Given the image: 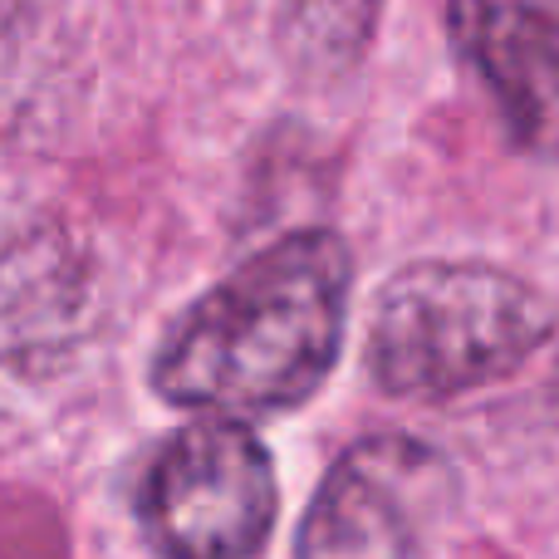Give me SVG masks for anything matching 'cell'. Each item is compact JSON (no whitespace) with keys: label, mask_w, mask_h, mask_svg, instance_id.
I'll use <instances>...</instances> for the list:
<instances>
[{"label":"cell","mask_w":559,"mask_h":559,"mask_svg":"<svg viewBox=\"0 0 559 559\" xmlns=\"http://www.w3.org/2000/svg\"><path fill=\"white\" fill-rule=\"evenodd\" d=\"M275 511L271 452L226 417L173 432L138 481V525L163 559H255Z\"/></svg>","instance_id":"3957f363"},{"label":"cell","mask_w":559,"mask_h":559,"mask_svg":"<svg viewBox=\"0 0 559 559\" xmlns=\"http://www.w3.org/2000/svg\"><path fill=\"white\" fill-rule=\"evenodd\" d=\"M94 265L64 222L0 216V368L49 373L88 334Z\"/></svg>","instance_id":"8992f818"},{"label":"cell","mask_w":559,"mask_h":559,"mask_svg":"<svg viewBox=\"0 0 559 559\" xmlns=\"http://www.w3.org/2000/svg\"><path fill=\"white\" fill-rule=\"evenodd\" d=\"M354 261L334 231H289L167 324L153 388L226 423L309 403L338 364Z\"/></svg>","instance_id":"6da1fadb"},{"label":"cell","mask_w":559,"mask_h":559,"mask_svg":"<svg viewBox=\"0 0 559 559\" xmlns=\"http://www.w3.org/2000/svg\"><path fill=\"white\" fill-rule=\"evenodd\" d=\"M383 0H285L280 45L305 69H338L358 59Z\"/></svg>","instance_id":"ba28073f"},{"label":"cell","mask_w":559,"mask_h":559,"mask_svg":"<svg viewBox=\"0 0 559 559\" xmlns=\"http://www.w3.org/2000/svg\"><path fill=\"white\" fill-rule=\"evenodd\" d=\"M447 29L506 138L559 163V0H452Z\"/></svg>","instance_id":"5b68a950"},{"label":"cell","mask_w":559,"mask_h":559,"mask_svg":"<svg viewBox=\"0 0 559 559\" xmlns=\"http://www.w3.org/2000/svg\"><path fill=\"white\" fill-rule=\"evenodd\" d=\"M550 329L531 280L486 261H417L378 289L364 364L388 397L447 403L511 378Z\"/></svg>","instance_id":"7a4b0ae2"},{"label":"cell","mask_w":559,"mask_h":559,"mask_svg":"<svg viewBox=\"0 0 559 559\" xmlns=\"http://www.w3.org/2000/svg\"><path fill=\"white\" fill-rule=\"evenodd\" d=\"M59 35L39 20L29 0H0V138L39 128L49 104H59Z\"/></svg>","instance_id":"52a82bcc"},{"label":"cell","mask_w":559,"mask_h":559,"mask_svg":"<svg viewBox=\"0 0 559 559\" xmlns=\"http://www.w3.org/2000/svg\"><path fill=\"white\" fill-rule=\"evenodd\" d=\"M452 491L437 447L403 432L358 437L309 501L295 559H423Z\"/></svg>","instance_id":"277c9868"}]
</instances>
